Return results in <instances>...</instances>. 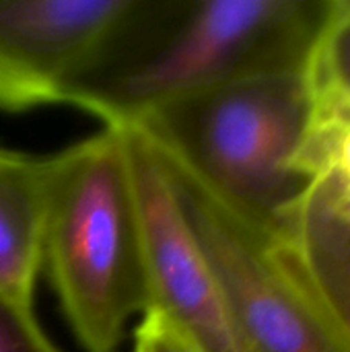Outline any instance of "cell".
<instances>
[{"label": "cell", "instance_id": "6da1fadb", "mask_svg": "<svg viewBox=\"0 0 350 352\" xmlns=\"http://www.w3.org/2000/svg\"><path fill=\"white\" fill-rule=\"evenodd\" d=\"M326 0H126L66 105L126 128L179 97L303 70Z\"/></svg>", "mask_w": 350, "mask_h": 352}, {"label": "cell", "instance_id": "7a4b0ae2", "mask_svg": "<svg viewBox=\"0 0 350 352\" xmlns=\"http://www.w3.org/2000/svg\"><path fill=\"white\" fill-rule=\"evenodd\" d=\"M41 268L87 352H118L149 311L144 233L124 128L47 157Z\"/></svg>", "mask_w": 350, "mask_h": 352}, {"label": "cell", "instance_id": "3957f363", "mask_svg": "<svg viewBox=\"0 0 350 352\" xmlns=\"http://www.w3.org/2000/svg\"><path fill=\"white\" fill-rule=\"evenodd\" d=\"M309 109L305 74L291 70L179 97L126 128L237 219L278 235L309 186L295 169Z\"/></svg>", "mask_w": 350, "mask_h": 352}, {"label": "cell", "instance_id": "277c9868", "mask_svg": "<svg viewBox=\"0 0 350 352\" xmlns=\"http://www.w3.org/2000/svg\"><path fill=\"white\" fill-rule=\"evenodd\" d=\"M167 171L184 219L252 351L344 352L287 264L276 237L237 219L184 173Z\"/></svg>", "mask_w": 350, "mask_h": 352}, {"label": "cell", "instance_id": "5b68a950", "mask_svg": "<svg viewBox=\"0 0 350 352\" xmlns=\"http://www.w3.org/2000/svg\"><path fill=\"white\" fill-rule=\"evenodd\" d=\"M124 132L144 233L149 311L159 314L196 352H254L184 219L167 167L138 130Z\"/></svg>", "mask_w": 350, "mask_h": 352}, {"label": "cell", "instance_id": "8992f818", "mask_svg": "<svg viewBox=\"0 0 350 352\" xmlns=\"http://www.w3.org/2000/svg\"><path fill=\"white\" fill-rule=\"evenodd\" d=\"M126 0H0V109L62 103Z\"/></svg>", "mask_w": 350, "mask_h": 352}, {"label": "cell", "instance_id": "52a82bcc", "mask_svg": "<svg viewBox=\"0 0 350 352\" xmlns=\"http://www.w3.org/2000/svg\"><path fill=\"white\" fill-rule=\"evenodd\" d=\"M276 239L307 297L350 352V214L309 184Z\"/></svg>", "mask_w": 350, "mask_h": 352}, {"label": "cell", "instance_id": "ba28073f", "mask_svg": "<svg viewBox=\"0 0 350 352\" xmlns=\"http://www.w3.org/2000/svg\"><path fill=\"white\" fill-rule=\"evenodd\" d=\"M47 157L0 146V293L33 309L47 208Z\"/></svg>", "mask_w": 350, "mask_h": 352}, {"label": "cell", "instance_id": "9c48e42d", "mask_svg": "<svg viewBox=\"0 0 350 352\" xmlns=\"http://www.w3.org/2000/svg\"><path fill=\"white\" fill-rule=\"evenodd\" d=\"M309 99V120L295 169L336 210L350 214V105L330 97Z\"/></svg>", "mask_w": 350, "mask_h": 352}, {"label": "cell", "instance_id": "30bf717a", "mask_svg": "<svg viewBox=\"0 0 350 352\" xmlns=\"http://www.w3.org/2000/svg\"><path fill=\"white\" fill-rule=\"evenodd\" d=\"M303 74L309 95L350 105V0H326Z\"/></svg>", "mask_w": 350, "mask_h": 352}, {"label": "cell", "instance_id": "8fae6325", "mask_svg": "<svg viewBox=\"0 0 350 352\" xmlns=\"http://www.w3.org/2000/svg\"><path fill=\"white\" fill-rule=\"evenodd\" d=\"M0 352H60L41 332L33 309L0 293Z\"/></svg>", "mask_w": 350, "mask_h": 352}, {"label": "cell", "instance_id": "7c38bea8", "mask_svg": "<svg viewBox=\"0 0 350 352\" xmlns=\"http://www.w3.org/2000/svg\"><path fill=\"white\" fill-rule=\"evenodd\" d=\"M136 344L144 352H196L155 311L144 314L136 330Z\"/></svg>", "mask_w": 350, "mask_h": 352}, {"label": "cell", "instance_id": "4fadbf2b", "mask_svg": "<svg viewBox=\"0 0 350 352\" xmlns=\"http://www.w3.org/2000/svg\"><path fill=\"white\" fill-rule=\"evenodd\" d=\"M132 352H144V351H142V349H140L138 344H134V351H132Z\"/></svg>", "mask_w": 350, "mask_h": 352}]
</instances>
